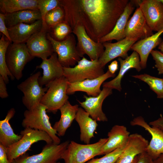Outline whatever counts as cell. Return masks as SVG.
<instances>
[{
    "instance_id": "6da1fadb",
    "label": "cell",
    "mask_w": 163,
    "mask_h": 163,
    "mask_svg": "<svg viewBox=\"0 0 163 163\" xmlns=\"http://www.w3.org/2000/svg\"><path fill=\"white\" fill-rule=\"evenodd\" d=\"M129 2L128 0H67L66 14L68 18L84 16L72 21L81 24L88 36L97 42L113 30Z\"/></svg>"
},
{
    "instance_id": "7a4b0ae2",
    "label": "cell",
    "mask_w": 163,
    "mask_h": 163,
    "mask_svg": "<svg viewBox=\"0 0 163 163\" xmlns=\"http://www.w3.org/2000/svg\"><path fill=\"white\" fill-rule=\"evenodd\" d=\"M107 138L100 139L91 144H82L72 141L61 156L65 163H85L94 157L101 155L102 149Z\"/></svg>"
},
{
    "instance_id": "3957f363",
    "label": "cell",
    "mask_w": 163,
    "mask_h": 163,
    "mask_svg": "<svg viewBox=\"0 0 163 163\" xmlns=\"http://www.w3.org/2000/svg\"><path fill=\"white\" fill-rule=\"evenodd\" d=\"M46 112V107L40 103L31 109L25 110L22 126L24 128H30L46 132L53 142L59 145L60 139L57 135L56 131L51 126Z\"/></svg>"
},
{
    "instance_id": "277c9868",
    "label": "cell",
    "mask_w": 163,
    "mask_h": 163,
    "mask_svg": "<svg viewBox=\"0 0 163 163\" xmlns=\"http://www.w3.org/2000/svg\"><path fill=\"white\" fill-rule=\"evenodd\" d=\"M21 138L17 142L7 148L6 152L9 161H13L26 153L31 145L39 141H43L46 144L53 142L50 137L46 132L26 128L21 131Z\"/></svg>"
},
{
    "instance_id": "5b68a950",
    "label": "cell",
    "mask_w": 163,
    "mask_h": 163,
    "mask_svg": "<svg viewBox=\"0 0 163 163\" xmlns=\"http://www.w3.org/2000/svg\"><path fill=\"white\" fill-rule=\"evenodd\" d=\"M73 67H65L63 76L69 83L98 77L105 73L98 59L89 60L84 56Z\"/></svg>"
},
{
    "instance_id": "8992f818",
    "label": "cell",
    "mask_w": 163,
    "mask_h": 163,
    "mask_svg": "<svg viewBox=\"0 0 163 163\" xmlns=\"http://www.w3.org/2000/svg\"><path fill=\"white\" fill-rule=\"evenodd\" d=\"M68 85V81L64 76L55 79L49 85L40 102L46 107L47 112L56 113L68 101L67 94Z\"/></svg>"
},
{
    "instance_id": "52a82bcc",
    "label": "cell",
    "mask_w": 163,
    "mask_h": 163,
    "mask_svg": "<svg viewBox=\"0 0 163 163\" xmlns=\"http://www.w3.org/2000/svg\"><path fill=\"white\" fill-rule=\"evenodd\" d=\"M34 57L31 55L26 43H11L6 54L8 67L15 78L19 80L26 64Z\"/></svg>"
},
{
    "instance_id": "ba28073f",
    "label": "cell",
    "mask_w": 163,
    "mask_h": 163,
    "mask_svg": "<svg viewBox=\"0 0 163 163\" xmlns=\"http://www.w3.org/2000/svg\"><path fill=\"white\" fill-rule=\"evenodd\" d=\"M40 75V72H37L17 86L24 94L22 102L27 110L31 109L39 104L48 89V87H43L40 85L39 79Z\"/></svg>"
},
{
    "instance_id": "9c48e42d",
    "label": "cell",
    "mask_w": 163,
    "mask_h": 163,
    "mask_svg": "<svg viewBox=\"0 0 163 163\" xmlns=\"http://www.w3.org/2000/svg\"><path fill=\"white\" fill-rule=\"evenodd\" d=\"M72 32L77 36L78 40L77 50L81 57L87 54L91 60L98 59L104 50L102 43L95 42L88 35L84 26L78 22L71 24Z\"/></svg>"
},
{
    "instance_id": "30bf717a",
    "label": "cell",
    "mask_w": 163,
    "mask_h": 163,
    "mask_svg": "<svg viewBox=\"0 0 163 163\" xmlns=\"http://www.w3.org/2000/svg\"><path fill=\"white\" fill-rule=\"evenodd\" d=\"M69 142L67 140L59 145L53 142L46 144L40 153L29 156L26 153L14 160L12 163H56L61 159Z\"/></svg>"
},
{
    "instance_id": "8fae6325",
    "label": "cell",
    "mask_w": 163,
    "mask_h": 163,
    "mask_svg": "<svg viewBox=\"0 0 163 163\" xmlns=\"http://www.w3.org/2000/svg\"><path fill=\"white\" fill-rule=\"evenodd\" d=\"M47 37L50 41L54 52L56 53L61 65L65 67L75 65L81 60L73 36L70 34L64 40L57 41L53 38L48 33Z\"/></svg>"
},
{
    "instance_id": "7c38bea8",
    "label": "cell",
    "mask_w": 163,
    "mask_h": 163,
    "mask_svg": "<svg viewBox=\"0 0 163 163\" xmlns=\"http://www.w3.org/2000/svg\"><path fill=\"white\" fill-rule=\"evenodd\" d=\"M146 23L153 31L163 28V5L159 0H137Z\"/></svg>"
},
{
    "instance_id": "4fadbf2b",
    "label": "cell",
    "mask_w": 163,
    "mask_h": 163,
    "mask_svg": "<svg viewBox=\"0 0 163 163\" xmlns=\"http://www.w3.org/2000/svg\"><path fill=\"white\" fill-rule=\"evenodd\" d=\"M130 124L133 126H138L144 128L151 135L152 139L146 152L153 160L163 154L162 130L156 127L151 126L141 116L134 118Z\"/></svg>"
},
{
    "instance_id": "5bb4252c",
    "label": "cell",
    "mask_w": 163,
    "mask_h": 163,
    "mask_svg": "<svg viewBox=\"0 0 163 163\" xmlns=\"http://www.w3.org/2000/svg\"><path fill=\"white\" fill-rule=\"evenodd\" d=\"M138 40L136 38L125 37L114 43L107 42L102 43L105 49L102 56L98 59L101 66L104 68L107 63L118 57L125 59L128 56V51Z\"/></svg>"
},
{
    "instance_id": "9a60e30c",
    "label": "cell",
    "mask_w": 163,
    "mask_h": 163,
    "mask_svg": "<svg viewBox=\"0 0 163 163\" xmlns=\"http://www.w3.org/2000/svg\"><path fill=\"white\" fill-rule=\"evenodd\" d=\"M48 30V29L42 27L26 43L30 54L34 57L46 59L54 52L51 42L47 37Z\"/></svg>"
},
{
    "instance_id": "2e32d148",
    "label": "cell",
    "mask_w": 163,
    "mask_h": 163,
    "mask_svg": "<svg viewBox=\"0 0 163 163\" xmlns=\"http://www.w3.org/2000/svg\"><path fill=\"white\" fill-rule=\"evenodd\" d=\"M111 88L103 87L99 94L96 97L84 95L85 100L83 102L78 100L81 106L94 120L99 121H107L108 119L102 108L104 100L112 93Z\"/></svg>"
},
{
    "instance_id": "e0dca14e",
    "label": "cell",
    "mask_w": 163,
    "mask_h": 163,
    "mask_svg": "<svg viewBox=\"0 0 163 163\" xmlns=\"http://www.w3.org/2000/svg\"><path fill=\"white\" fill-rule=\"evenodd\" d=\"M153 31L148 25L139 7L128 21L124 32L125 37L137 39L139 40L152 34Z\"/></svg>"
},
{
    "instance_id": "ac0fdd59",
    "label": "cell",
    "mask_w": 163,
    "mask_h": 163,
    "mask_svg": "<svg viewBox=\"0 0 163 163\" xmlns=\"http://www.w3.org/2000/svg\"><path fill=\"white\" fill-rule=\"evenodd\" d=\"M115 76V74L111 73L108 70L103 75L94 79L73 83L68 82L67 94L70 95L80 91L86 93L89 96L96 97L101 92V86L107 78Z\"/></svg>"
},
{
    "instance_id": "d6986e66",
    "label": "cell",
    "mask_w": 163,
    "mask_h": 163,
    "mask_svg": "<svg viewBox=\"0 0 163 163\" xmlns=\"http://www.w3.org/2000/svg\"><path fill=\"white\" fill-rule=\"evenodd\" d=\"M36 68L43 70V75L39 79V83L42 87L45 85L48 87L53 81L63 76V67L59 62L55 52L49 58L43 59L41 63Z\"/></svg>"
},
{
    "instance_id": "ffe728a7",
    "label": "cell",
    "mask_w": 163,
    "mask_h": 163,
    "mask_svg": "<svg viewBox=\"0 0 163 163\" xmlns=\"http://www.w3.org/2000/svg\"><path fill=\"white\" fill-rule=\"evenodd\" d=\"M149 142L141 135L130 134L125 148L115 163H132L136 156L146 151Z\"/></svg>"
},
{
    "instance_id": "44dd1931",
    "label": "cell",
    "mask_w": 163,
    "mask_h": 163,
    "mask_svg": "<svg viewBox=\"0 0 163 163\" xmlns=\"http://www.w3.org/2000/svg\"><path fill=\"white\" fill-rule=\"evenodd\" d=\"M120 63V68L117 75L112 80L103 83V87H107L111 89H115L120 91L122 90L121 81L125 74L129 69L134 68L138 72L142 69L140 64L139 56L135 51L129 56L123 59L121 57L118 58Z\"/></svg>"
},
{
    "instance_id": "7402d4cb",
    "label": "cell",
    "mask_w": 163,
    "mask_h": 163,
    "mask_svg": "<svg viewBox=\"0 0 163 163\" xmlns=\"http://www.w3.org/2000/svg\"><path fill=\"white\" fill-rule=\"evenodd\" d=\"M42 20L31 24L20 23L8 28L12 42L16 43H25L34 34L42 28Z\"/></svg>"
},
{
    "instance_id": "603a6c76",
    "label": "cell",
    "mask_w": 163,
    "mask_h": 163,
    "mask_svg": "<svg viewBox=\"0 0 163 163\" xmlns=\"http://www.w3.org/2000/svg\"><path fill=\"white\" fill-rule=\"evenodd\" d=\"M162 33L163 28L154 34L138 41L131 47V49L139 54L142 69L146 67L148 58L151 52L162 41L160 36Z\"/></svg>"
},
{
    "instance_id": "cb8c5ba5",
    "label": "cell",
    "mask_w": 163,
    "mask_h": 163,
    "mask_svg": "<svg viewBox=\"0 0 163 163\" xmlns=\"http://www.w3.org/2000/svg\"><path fill=\"white\" fill-rule=\"evenodd\" d=\"M129 135V132L125 126H114L108 133V140L102 149L101 155H105L125 145Z\"/></svg>"
},
{
    "instance_id": "d4e9b609",
    "label": "cell",
    "mask_w": 163,
    "mask_h": 163,
    "mask_svg": "<svg viewBox=\"0 0 163 163\" xmlns=\"http://www.w3.org/2000/svg\"><path fill=\"white\" fill-rule=\"evenodd\" d=\"M135 5L133 0L129 1L123 13L117 20L113 30L109 33L99 39L97 42L102 43L112 40L119 41L125 38L124 30L128 19L134 10Z\"/></svg>"
},
{
    "instance_id": "484cf974",
    "label": "cell",
    "mask_w": 163,
    "mask_h": 163,
    "mask_svg": "<svg viewBox=\"0 0 163 163\" xmlns=\"http://www.w3.org/2000/svg\"><path fill=\"white\" fill-rule=\"evenodd\" d=\"M75 120L80 128V140L85 144H89L98 126L97 121L81 107L79 108Z\"/></svg>"
},
{
    "instance_id": "4316f807",
    "label": "cell",
    "mask_w": 163,
    "mask_h": 163,
    "mask_svg": "<svg viewBox=\"0 0 163 163\" xmlns=\"http://www.w3.org/2000/svg\"><path fill=\"white\" fill-rule=\"evenodd\" d=\"M79 108L78 104L72 105L68 101L59 109L61 112L60 119L56 122L53 126L59 136L65 135L67 130L75 119Z\"/></svg>"
},
{
    "instance_id": "83f0119b",
    "label": "cell",
    "mask_w": 163,
    "mask_h": 163,
    "mask_svg": "<svg viewBox=\"0 0 163 163\" xmlns=\"http://www.w3.org/2000/svg\"><path fill=\"white\" fill-rule=\"evenodd\" d=\"M15 113L14 109H10L5 118L0 121V144L6 148L18 142L22 137L21 134L14 133L10 125V120Z\"/></svg>"
},
{
    "instance_id": "f1b7e54d",
    "label": "cell",
    "mask_w": 163,
    "mask_h": 163,
    "mask_svg": "<svg viewBox=\"0 0 163 163\" xmlns=\"http://www.w3.org/2000/svg\"><path fill=\"white\" fill-rule=\"evenodd\" d=\"M5 22L7 28L20 23L31 24L42 19L39 10H25L5 14Z\"/></svg>"
},
{
    "instance_id": "f546056e",
    "label": "cell",
    "mask_w": 163,
    "mask_h": 163,
    "mask_svg": "<svg viewBox=\"0 0 163 163\" xmlns=\"http://www.w3.org/2000/svg\"><path fill=\"white\" fill-rule=\"evenodd\" d=\"M1 11L4 14L25 10H38L37 0H0Z\"/></svg>"
},
{
    "instance_id": "4dcf8cb0",
    "label": "cell",
    "mask_w": 163,
    "mask_h": 163,
    "mask_svg": "<svg viewBox=\"0 0 163 163\" xmlns=\"http://www.w3.org/2000/svg\"><path fill=\"white\" fill-rule=\"evenodd\" d=\"M11 43L2 34L0 39V75L2 76L6 84L9 83V78L12 80L15 79L8 67L6 60L7 49Z\"/></svg>"
},
{
    "instance_id": "1f68e13d",
    "label": "cell",
    "mask_w": 163,
    "mask_h": 163,
    "mask_svg": "<svg viewBox=\"0 0 163 163\" xmlns=\"http://www.w3.org/2000/svg\"><path fill=\"white\" fill-rule=\"evenodd\" d=\"M146 83L157 95V97L163 99V78L154 77L146 74L133 75Z\"/></svg>"
},
{
    "instance_id": "d6a6232c",
    "label": "cell",
    "mask_w": 163,
    "mask_h": 163,
    "mask_svg": "<svg viewBox=\"0 0 163 163\" xmlns=\"http://www.w3.org/2000/svg\"><path fill=\"white\" fill-rule=\"evenodd\" d=\"M69 24L64 20L50 28L48 33L54 40L62 41L65 39L72 31Z\"/></svg>"
},
{
    "instance_id": "836d02e7",
    "label": "cell",
    "mask_w": 163,
    "mask_h": 163,
    "mask_svg": "<svg viewBox=\"0 0 163 163\" xmlns=\"http://www.w3.org/2000/svg\"><path fill=\"white\" fill-rule=\"evenodd\" d=\"M65 16L64 10L61 6L47 13L44 21L48 30L64 21Z\"/></svg>"
},
{
    "instance_id": "e575fe53",
    "label": "cell",
    "mask_w": 163,
    "mask_h": 163,
    "mask_svg": "<svg viewBox=\"0 0 163 163\" xmlns=\"http://www.w3.org/2000/svg\"><path fill=\"white\" fill-rule=\"evenodd\" d=\"M38 10L41 14L43 22L42 27L48 29L45 22V17L48 12L61 6L60 0H37Z\"/></svg>"
},
{
    "instance_id": "d590c367",
    "label": "cell",
    "mask_w": 163,
    "mask_h": 163,
    "mask_svg": "<svg viewBox=\"0 0 163 163\" xmlns=\"http://www.w3.org/2000/svg\"><path fill=\"white\" fill-rule=\"evenodd\" d=\"M126 144L105 155L102 157L99 158H93L88 161L86 163H115L123 151Z\"/></svg>"
},
{
    "instance_id": "8d00e7d4",
    "label": "cell",
    "mask_w": 163,
    "mask_h": 163,
    "mask_svg": "<svg viewBox=\"0 0 163 163\" xmlns=\"http://www.w3.org/2000/svg\"><path fill=\"white\" fill-rule=\"evenodd\" d=\"M150 54L155 61V66L157 69L158 74H163V53L161 51L153 50Z\"/></svg>"
},
{
    "instance_id": "74e56055",
    "label": "cell",
    "mask_w": 163,
    "mask_h": 163,
    "mask_svg": "<svg viewBox=\"0 0 163 163\" xmlns=\"http://www.w3.org/2000/svg\"><path fill=\"white\" fill-rule=\"evenodd\" d=\"M5 16L4 14L0 13V32L10 41L11 42L8 32V28L5 22Z\"/></svg>"
},
{
    "instance_id": "f35d334b",
    "label": "cell",
    "mask_w": 163,
    "mask_h": 163,
    "mask_svg": "<svg viewBox=\"0 0 163 163\" xmlns=\"http://www.w3.org/2000/svg\"><path fill=\"white\" fill-rule=\"evenodd\" d=\"M6 84L3 78L0 75V97L2 99L6 98L9 96L7 90Z\"/></svg>"
},
{
    "instance_id": "ab89813d",
    "label": "cell",
    "mask_w": 163,
    "mask_h": 163,
    "mask_svg": "<svg viewBox=\"0 0 163 163\" xmlns=\"http://www.w3.org/2000/svg\"><path fill=\"white\" fill-rule=\"evenodd\" d=\"M136 163H154V160L146 152H145L139 154Z\"/></svg>"
},
{
    "instance_id": "60d3db41",
    "label": "cell",
    "mask_w": 163,
    "mask_h": 163,
    "mask_svg": "<svg viewBox=\"0 0 163 163\" xmlns=\"http://www.w3.org/2000/svg\"><path fill=\"white\" fill-rule=\"evenodd\" d=\"M6 150V148L0 144V163H12L8 158Z\"/></svg>"
},
{
    "instance_id": "b9f144b4",
    "label": "cell",
    "mask_w": 163,
    "mask_h": 163,
    "mask_svg": "<svg viewBox=\"0 0 163 163\" xmlns=\"http://www.w3.org/2000/svg\"><path fill=\"white\" fill-rule=\"evenodd\" d=\"M149 124L151 126L156 127L163 131V117L150 122Z\"/></svg>"
},
{
    "instance_id": "7bdbcfd3",
    "label": "cell",
    "mask_w": 163,
    "mask_h": 163,
    "mask_svg": "<svg viewBox=\"0 0 163 163\" xmlns=\"http://www.w3.org/2000/svg\"><path fill=\"white\" fill-rule=\"evenodd\" d=\"M108 70L112 74H115L118 68V62L116 60L113 61L108 66Z\"/></svg>"
},
{
    "instance_id": "ee69618b",
    "label": "cell",
    "mask_w": 163,
    "mask_h": 163,
    "mask_svg": "<svg viewBox=\"0 0 163 163\" xmlns=\"http://www.w3.org/2000/svg\"><path fill=\"white\" fill-rule=\"evenodd\" d=\"M154 163H163V154L154 160Z\"/></svg>"
},
{
    "instance_id": "f6af8a7d",
    "label": "cell",
    "mask_w": 163,
    "mask_h": 163,
    "mask_svg": "<svg viewBox=\"0 0 163 163\" xmlns=\"http://www.w3.org/2000/svg\"><path fill=\"white\" fill-rule=\"evenodd\" d=\"M158 48L160 50V51L163 53V40L158 45Z\"/></svg>"
},
{
    "instance_id": "bcb514c9",
    "label": "cell",
    "mask_w": 163,
    "mask_h": 163,
    "mask_svg": "<svg viewBox=\"0 0 163 163\" xmlns=\"http://www.w3.org/2000/svg\"><path fill=\"white\" fill-rule=\"evenodd\" d=\"M139 155H138L134 159V160L133 161V162L132 163H136L137 161L138 160L139 157Z\"/></svg>"
},
{
    "instance_id": "7dc6e473",
    "label": "cell",
    "mask_w": 163,
    "mask_h": 163,
    "mask_svg": "<svg viewBox=\"0 0 163 163\" xmlns=\"http://www.w3.org/2000/svg\"><path fill=\"white\" fill-rule=\"evenodd\" d=\"M159 1L163 5V0H159Z\"/></svg>"
},
{
    "instance_id": "c3c4849f",
    "label": "cell",
    "mask_w": 163,
    "mask_h": 163,
    "mask_svg": "<svg viewBox=\"0 0 163 163\" xmlns=\"http://www.w3.org/2000/svg\"><path fill=\"white\" fill-rule=\"evenodd\" d=\"M56 163H60L59 162H57Z\"/></svg>"
},
{
    "instance_id": "681fc988",
    "label": "cell",
    "mask_w": 163,
    "mask_h": 163,
    "mask_svg": "<svg viewBox=\"0 0 163 163\" xmlns=\"http://www.w3.org/2000/svg\"></svg>"
}]
</instances>
